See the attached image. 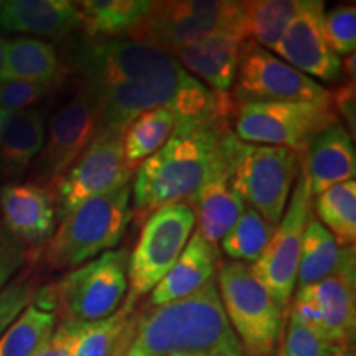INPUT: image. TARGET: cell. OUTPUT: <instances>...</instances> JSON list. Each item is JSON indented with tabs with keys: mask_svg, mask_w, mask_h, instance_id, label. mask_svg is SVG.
Instances as JSON below:
<instances>
[{
	"mask_svg": "<svg viewBox=\"0 0 356 356\" xmlns=\"http://www.w3.org/2000/svg\"><path fill=\"white\" fill-rule=\"evenodd\" d=\"M74 63L81 89L99 109L101 129L124 131L134 118L155 108H168L177 121L231 118L234 102L229 96H216L186 73L175 56L150 44L86 38Z\"/></svg>",
	"mask_w": 356,
	"mask_h": 356,
	"instance_id": "cell-1",
	"label": "cell"
},
{
	"mask_svg": "<svg viewBox=\"0 0 356 356\" xmlns=\"http://www.w3.org/2000/svg\"><path fill=\"white\" fill-rule=\"evenodd\" d=\"M114 356H244L222 310L216 280L185 299L134 310Z\"/></svg>",
	"mask_w": 356,
	"mask_h": 356,
	"instance_id": "cell-2",
	"label": "cell"
},
{
	"mask_svg": "<svg viewBox=\"0 0 356 356\" xmlns=\"http://www.w3.org/2000/svg\"><path fill=\"white\" fill-rule=\"evenodd\" d=\"M229 124L225 115L177 121L165 144L136 170L132 218L147 220L160 208L188 202L220 163L221 137Z\"/></svg>",
	"mask_w": 356,
	"mask_h": 356,
	"instance_id": "cell-3",
	"label": "cell"
},
{
	"mask_svg": "<svg viewBox=\"0 0 356 356\" xmlns=\"http://www.w3.org/2000/svg\"><path fill=\"white\" fill-rule=\"evenodd\" d=\"M132 185L126 184L70 211L50 238L30 249L26 262L44 270L74 269L122 241L131 222Z\"/></svg>",
	"mask_w": 356,
	"mask_h": 356,
	"instance_id": "cell-4",
	"label": "cell"
},
{
	"mask_svg": "<svg viewBox=\"0 0 356 356\" xmlns=\"http://www.w3.org/2000/svg\"><path fill=\"white\" fill-rule=\"evenodd\" d=\"M221 155L233 190L275 228L300 173V155L284 147L248 144L231 129L221 137Z\"/></svg>",
	"mask_w": 356,
	"mask_h": 356,
	"instance_id": "cell-5",
	"label": "cell"
},
{
	"mask_svg": "<svg viewBox=\"0 0 356 356\" xmlns=\"http://www.w3.org/2000/svg\"><path fill=\"white\" fill-rule=\"evenodd\" d=\"M127 249H111L74 267L56 282L40 289L47 297H35L38 305L60 310L63 320L99 322L121 309L127 293ZM38 293V292H37Z\"/></svg>",
	"mask_w": 356,
	"mask_h": 356,
	"instance_id": "cell-6",
	"label": "cell"
},
{
	"mask_svg": "<svg viewBox=\"0 0 356 356\" xmlns=\"http://www.w3.org/2000/svg\"><path fill=\"white\" fill-rule=\"evenodd\" d=\"M216 287L244 356H274L284 333V310L257 280L251 264L220 262Z\"/></svg>",
	"mask_w": 356,
	"mask_h": 356,
	"instance_id": "cell-7",
	"label": "cell"
},
{
	"mask_svg": "<svg viewBox=\"0 0 356 356\" xmlns=\"http://www.w3.org/2000/svg\"><path fill=\"white\" fill-rule=\"evenodd\" d=\"M241 2L175 0L152 2L149 13L126 38L150 44L175 56L186 47L221 32H236Z\"/></svg>",
	"mask_w": 356,
	"mask_h": 356,
	"instance_id": "cell-8",
	"label": "cell"
},
{
	"mask_svg": "<svg viewBox=\"0 0 356 356\" xmlns=\"http://www.w3.org/2000/svg\"><path fill=\"white\" fill-rule=\"evenodd\" d=\"M234 136L248 144L284 147L297 155L310 140L338 121L333 108L286 101L234 102L229 122Z\"/></svg>",
	"mask_w": 356,
	"mask_h": 356,
	"instance_id": "cell-9",
	"label": "cell"
},
{
	"mask_svg": "<svg viewBox=\"0 0 356 356\" xmlns=\"http://www.w3.org/2000/svg\"><path fill=\"white\" fill-rule=\"evenodd\" d=\"M195 228L193 211L186 203L168 204L147 218L139 241L127 261V297L122 305L136 304L163 279L188 243Z\"/></svg>",
	"mask_w": 356,
	"mask_h": 356,
	"instance_id": "cell-10",
	"label": "cell"
},
{
	"mask_svg": "<svg viewBox=\"0 0 356 356\" xmlns=\"http://www.w3.org/2000/svg\"><path fill=\"white\" fill-rule=\"evenodd\" d=\"M355 246L341 248L335 273L297 291L291 310L323 345H351L356 328Z\"/></svg>",
	"mask_w": 356,
	"mask_h": 356,
	"instance_id": "cell-11",
	"label": "cell"
},
{
	"mask_svg": "<svg viewBox=\"0 0 356 356\" xmlns=\"http://www.w3.org/2000/svg\"><path fill=\"white\" fill-rule=\"evenodd\" d=\"M122 132L121 129H101L76 162L48 190L58 221L88 200L131 184L134 172L124 159Z\"/></svg>",
	"mask_w": 356,
	"mask_h": 356,
	"instance_id": "cell-12",
	"label": "cell"
},
{
	"mask_svg": "<svg viewBox=\"0 0 356 356\" xmlns=\"http://www.w3.org/2000/svg\"><path fill=\"white\" fill-rule=\"evenodd\" d=\"M229 96L233 102L286 101L333 108L330 89L249 42L243 44L233 95Z\"/></svg>",
	"mask_w": 356,
	"mask_h": 356,
	"instance_id": "cell-13",
	"label": "cell"
},
{
	"mask_svg": "<svg viewBox=\"0 0 356 356\" xmlns=\"http://www.w3.org/2000/svg\"><path fill=\"white\" fill-rule=\"evenodd\" d=\"M312 215V193L304 173H299L284 216L274 228L259 259L251 264L257 280L282 310L289 307L297 287L302 238Z\"/></svg>",
	"mask_w": 356,
	"mask_h": 356,
	"instance_id": "cell-14",
	"label": "cell"
},
{
	"mask_svg": "<svg viewBox=\"0 0 356 356\" xmlns=\"http://www.w3.org/2000/svg\"><path fill=\"white\" fill-rule=\"evenodd\" d=\"M101 131V115L95 99L79 89L73 99L58 109L48 124L40 160V175L53 185L76 162L96 134Z\"/></svg>",
	"mask_w": 356,
	"mask_h": 356,
	"instance_id": "cell-15",
	"label": "cell"
},
{
	"mask_svg": "<svg viewBox=\"0 0 356 356\" xmlns=\"http://www.w3.org/2000/svg\"><path fill=\"white\" fill-rule=\"evenodd\" d=\"M323 15L322 0H300L299 10L274 53L309 78L333 83L341 78V58L330 50L325 40Z\"/></svg>",
	"mask_w": 356,
	"mask_h": 356,
	"instance_id": "cell-16",
	"label": "cell"
},
{
	"mask_svg": "<svg viewBox=\"0 0 356 356\" xmlns=\"http://www.w3.org/2000/svg\"><path fill=\"white\" fill-rule=\"evenodd\" d=\"M2 225L26 248H37L55 233V202L47 186L7 184L0 186Z\"/></svg>",
	"mask_w": 356,
	"mask_h": 356,
	"instance_id": "cell-17",
	"label": "cell"
},
{
	"mask_svg": "<svg viewBox=\"0 0 356 356\" xmlns=\"http://www.w3.org/2000/svg\"><path fill=\"white\" fill-rule=\"evenodd\" d=\"M353 142L340 121L323 129L310 140L300 155V172L307 178L312 195H320L333 185L353 180L356 173Z\"/></svg>",
	"mask_w": 356,
	"mask_h": 356,
	"instance_id": "cell-18",
	"label": "cell"
},
{
	"mask_svg": "<svg viewBox=\"0 0 356 356\" xmlns=\"http://www.w3.org/2000/svg\"><path fill=\"white\" fill-rule=\"evenodd\" d=\"M244 40L238 33L221 32L175 53L181 68L200 79L216 96H229L238 73Z\"/></svg>",
	"mask_w": 356,
	"mask_h": 356,
	"instance_id": "cell-19",
	"label": "cell"
},
{
	"mask_svg": "<svg viewBox=\"0 0 356 356\" xmlns=\"http://www.w3.org/2000/svg\"><path fill=\"white\" fill-rule=\"evenodd\" d=\"M81 12L70 0H3L0 30L44 38H65L81 29Z\"/></svg>",
	"mask_w": 356,
	"mask_h": 356,
	"instance_id": "cell-20",
	"label": "cell"
},
{
	"mask_svg": "<svg viewBox=\"0 0 356 356\" xmlns=\"http://www.w3.org/2000/svg\"><path fill=\"white\" fill-rule=\"evenodd\" d=\"M186 204L193 211L195 225L198 226L195 233L218 249V243L222 236L233 228L238 218L246 210V204L229 185L222 155L211 175L204 180Z\"/></svg>",
	"mask_w": 356,
	"mask_h": 356,
	"instance_id": "cell-21",
	"label": "cell"
},
{
	"mask_svg": "<svg viewBox=\"0 0 356 356\" xmlns=\"http://www.w3.org/2000/svg\"><path fill=\"white\" fill-rule=\"evenodd\" d=\"M218 259V249L204 241L198 233H193L172 269L152 289L147 307L165 305L195 293L215 279Z\"/></svg>",
	"mask_w": 356,
	"mask_h": 356,
	"instance_id": "cell-22",
	"label": "cell"
},
{
	"mask_svg": "<svg viewBox=\"0 0 356 356\" xmlns=\"http://www.w3.org/2000/svg\"><path fill=\"white\" fill-rule=\"evenodd\" d=\"M47 137L44 118L38 109L8 113L0 139V173L6 177H22L42 154Z\"/></svg>",
	"mask_w": 356,
	"mask_h": 356,
	"instance_id": "cell-23",
	"label": "cell"
},
{
	"mask_svg": "<svg viewBox=\"0 0 356 356\" xmlns=\"http://www.w3.org/2000/svg\"><path fill=\"white\" fill-rule=\"evenodd\" d=\"M65 74L51 43L32 37H17L7 42L0 81H26L53 88Z\"/></svg>",
	"mask_w": 356,
	"mask_h": 356,
	"instance_id": "cell-24",
	"label": "cell"
},
{
	"mask_svg": "<svg viewBox=\"0 0 356 356\" xmlns=\"http://www.w3.org/2000/svg\"><path fill=\"white\" fill-rule=\"evenodd\" d=\"M299 7L300 0H246L239 6L236 32L244 42L274 51Z\"/></svg>",
	"mask_w": 356,
	"mask_h": 356,
	"instance_id": "cell-25",
	"label": "cell"
},
{
	"mask_svg": "<svg viewBox=\"0 0 356 356\" xmlns=\"http://www.w3.org/2000/svg\"><path fill=\"white\" fill-rule=\"evenodd\" d=\"M81 26L91 40H111L131 32L149 13L150 0H83L76 2Z\"/></svg>",
	"mask_w": 356,
	"mask_h": 356,
	"instance_id": "cell-26",
	"label": "cell"
},
{
	"mask_svg": "<svg viewBox=\"0 0 356 356\" xmlns=\"http://www.w3.org/2000/svg\"><path fill=\"white\" fill-rule=\"evenodd\" d=\"M177 126V115L168 108L149 109L134 118L122 132V150L132 172L157 152Z\"/></svg>",
	"mask_w": 356,
	"mask_h": 356,
	"instance_id": "cell-27",
	"label": "cell"
},
{
	"mask_svg": "<svg viewBox=\"0 0 356 356\" xmlns=\"http://www.w3.org/2000/svg\"><path fill=\"white\" fill-rule=\"evenodd\" d=\"M341 261V248L335 238L314 215L307 221L299 269H297V286L299 289L312 286L335 273Z\"/></svg>",
	"mask_w": 356,
	"mask_h": 356,
	"instance_id": "cell-28",
	"label": "cell"
},
{
	"mask_svg": "<svg viewBox=\"0 0 356 356\" xmlns=\"http://www.w3.org/2000/svg\"><path fill=\"white\" fill-rule=\"evenodd\" d=\"M317 220L330 231L340 248L355 246L356 239V181L330 186L315 198Z\"/></svg>",
	"mask_w": 356,
	"mask_h": 356,
	"instance_id": "cell-29",
	"label": "cell"
},
{
	"mask_svg": "<svg viewBox=\"0 0 356 356\" xmlns=\"http://www.w3.org/2000/svg\"><path fill=\"white\" fill-rule=\"evenodd\" d=\"M58 314L32 302L0 337V356H32L55 332Z\"/></svg>",
	"mask_w": 356,
	"mask_h": 356,
	"instance_id": "cell-30",
	"label": "cell"
},
{
	"mask_svg": "<svg viewBox=\"0 0 356 356\" xmlns=\"http://www.w3.org/2000/svg\"><path fill=\"white\" fill-rule=\"evenodd\" d=\"M273 233V225H269L257 211L246 208L233 228L221 238V249L229 257V261L254 264Z\"/></svg>",
	"mask_w": 356,
	"mask_h": 356,
	"instance_id": "cell-31",
	"label": "cell"
},
{
	"mask_svg": "<svg viewBox=\"0 0 356 356\" xmlns=\"http://www.w3.org/2000/svg\"><path fill=\"white\" fill-rule=\"evenodd\" d=\"M132 312L121 305V309L111 317L88 323L78 338L73 356H114L115 345Z\"/></svg>",
	"mask_w": 356,
	"mask_h": 356,
	"instance_id": "cell-32",
	"label": "cell"
},
{
	"mask_svg": "<svg viewBox=\"0 0 356 356\" xmlns=\"http://www.w3.org/2000/svg\"><path fill=\"white\" fill-rule=\"evenodd\" d=\"M29 264V262H26ZM38 292V275L35 267H26L0 291V337L6 333L13 320L35 300Z\"/></svg>",
	"mask_w": 356,
	"mask_h": 356,
	"instance_id": "cell-33",
	"label": "cell"
},
{
	"mask_svg": "<svg viewBox=\"0 0 356 356\" xmlns=\"http://www.w3.org/2000/svg\"><path fill=\"white\" fill-rule=\"evenodd\" d=\"M323 33L337 56H348L356 50V8L341 6L323 15Z\"/></svg>",
	"mask_w": 356,
	"mask_h": 356,
	"instance_id": "cell-34",
	"label": "cell"
},
{
	"mask_svg": "<svg viewBox=\"0 0 356 356\" xmlns=\"http://www.w3.org/2000/svg\"><path fill=\"white\" fill-rule=\"evenodd\" d=\"M325 345L291 310L286 325V338L277 356H323Z\"/></svg>",
	"mask_w": 356,
	"mask_h": 356,
	"instance_id": "cell-35",
	"label": "cell"
},
{
	"mask_svg": "<svg viewBox=\"0 0 356 356\" xmlns=\"http://www.w3.org/2000/svg\"><path fill=\"white\" fill-rule=\"evenodd\" d=\"M50 86L26 81H0V109L13 111L30 109L48 96Z\"/></svg>",
	"mask_w": 356,
	"mask_h": 356,
	"instance_id": "cell-36",
	"label": "cell"
},
{
	"mask_svg": "<svg viewBox=\"0 0 356 356\" xmlns=\"http://www.w3.org/2000/svg\"><path fill=\"white\" fill-rule=\"evenodd\" d=\"M26 254H29V248L8 233L6 226L0 222V291L26 264Z\"/></svg>",
	"mask_w": 356,
	"mask_h": 356,
	"instance_id": "cell-37",
	"label": "cell"
},
{
	"mask_svg": "<svg viewBox=\"0 0 356 356\" xmlns=\"http://www.w3.org/2000/svg\"><path fill=\"white\" fill-rule=\"evenodd\" d=\"M88 323L63 320L56 325L55 332L32 356H73L78 338Z\"/></svg>",
	"mask_w": 356,
	"mask_h": 356,
	"instance_id": "cell-38",
	"label": "cell"
},
{
	"mask_svg": "<svg viewBox=\"0 0 356 356\" xmlns=\"http://www.w3.org/2000/svg\"><path fill=\"white\" fill-rule=\"evenodd\" d=\"M332 106L335 114L338 113L346 122V131L355 140L356 134V92L355 81L341 84L335 92H332Z\"/></svg>",
	"mask_w": 356,
	"mask_h": 356,
	"instance_id": "cell-39",
	"label": "cell"
},
{
	"mask_svg": "<svg viewBox=\"0 0 356 356\" xmlns=\"http://www.w3.org/2000/svg\"><path fill=\"white\" fill-rule=\"evenodd\" d=\"M323 356H355L351 345H325Z\"/></svg>",
	"mask_w": 356,
	"mask_h": 356,
	"instance_id": "cell-40",
	"label": "cell"
},
{
	"mask_svg": "<svg viewBox=\"0 0 356 356\" xmlns=\"http://www.w3.org/2000/svg\"><path fill=\"white\" fill-rule=\"evenodd\" d=\"M355 65H356L355 53H351V55L345 56V60H341V74L345 73L346 76L351 79V81H355V73H356Z\"/></svg>",
	"mask_w": 356,
	"mask_h": 356,
	"instance_id": "cell-41",
	"label": "cell"
},
{
	"mask_svg": "<svg viewBox=\"0 0 356 356\" xmlns=\"http://www.w3.org/2000/svg\"><path fill=\"white\" fill-rule=\"evenodd\" d=\"M7 42L3 37H0V74H2V68H3V60H6V50H7Z\"/></svg>",
	"mask_w": 356,
	"mask_h": 356,
	"instance_id": "cell-42",
	"label": "cell"
},
{
	"mask_svg": "<svg viewBox=\"0 0 356 356\" xmlns=\"http://www.w3.org/2000/svg\"><path fill=\"white\" fill-rule=\"evenodd\" d=\"M7 111L0 109V139H2V131H3V124H6V118H7Z\"/></svg>",
	"mask_w": 356,
	"mask_h": 356,
	"instance_id": "cell-43",
	"label": "cell"
}]
</instances>
